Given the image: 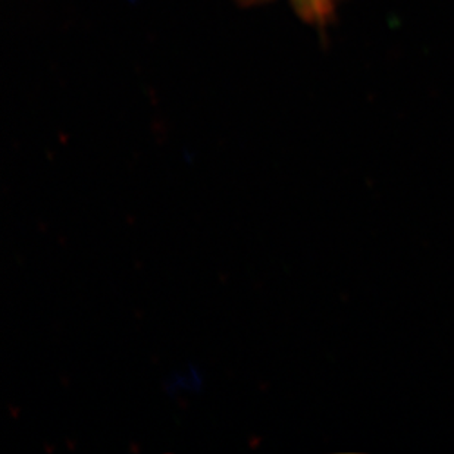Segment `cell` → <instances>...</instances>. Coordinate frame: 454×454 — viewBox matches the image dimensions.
<instances>
[{"instance_id":"7a4b0ae2","label":"cell","mask_w":454,"mask_h":454,"mask_svg":"<svg viewBox=\"0 0 454 454\" xmlns=\"http://www.w3.org/2000/svg\"><path fill=\"white\" fill-rule=\"evenodd\" d=\"M237 4H241V6H256V4H268L270 0H236Z\"/></svg>"},{"instance_id":"6da1fadb","label":"cell","mask_w":454,"mask_h":454,"mask_svg":"<svg viewBox=\"0 0 454 454\" xmlns=\"http://www.w3.org/2000/svg\"><path fill=\"white\" fill-rule=\"evenodd\" d=\"M293 8L296 11L304 21L324 26L328 22L339 0H290Z\"/></svg>"}]
</instances>
